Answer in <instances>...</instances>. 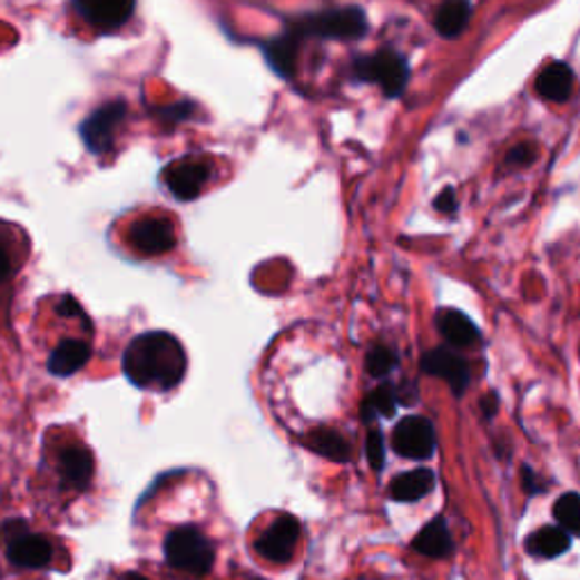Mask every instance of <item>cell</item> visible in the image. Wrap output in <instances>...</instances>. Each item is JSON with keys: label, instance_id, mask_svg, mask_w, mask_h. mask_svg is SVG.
<instances>
[{"label": "cell", "instance_id": "obj_14", "mask_svg": "<svg viewBox=\"0 0 580 580\" xmlns=\"http://www.w3.org/2000/svg\"><path fill=\"white\" fill-rule=\"evenodd\" d=\"M59 474L63 488L85 490L94 476V459L80 446H69L59 456Z\"/></svg>", "mask_w": 580, "mask_h": 580}, {"label": "cell", "instance_id": "obj_25", "mask_svg": "<svg viewBox=\"0 0 580 580\" xmlns=\"http://www.w3.org/2000/svg\"><path fill=\"white\" fill-rule=\"evenodd\" d=\"M395 367H397V354H395L391 347H385V345L372 347L370 354H367V358H365V370H367V374H372V376H376V379H381V376H385V374H391Z\"/></svg>", "mask_w": 580, "mask_h": 580}, {"label": "cell", "instance_id": "obj_27", "mask_svg": "<svg viewBox=\"0 0 580 580\" xmlns=\"http://www.w3.org/2000/svg\"><path fill=\"white\" fill-rule=\"evenodd\" d=\"M533 159H535L533 146H531V144H522V146L512 148V150L505 155V161H503V164H505L508 168H524V166H529Z\"/></svg>", "mask_w": 580, "mask_h": 580}, {"label": "cell", "instance_id": "obj_31", "mask_svg": "<svg viewBox=\"0 0 580 580\" xmlns=\"http://www.w3.org/2000/svg\"><path fill=\"white\" fill-rule=\"evenodd\" d=\"M522 485H524V490H527L529 494L542 492V488H540V483H538V476H535V472H533L531 468H522Z\"/></svg>", "mask_w": 580, "mask_h": 580}, {"label": "cell", "instance_id": "obj_26", "mask_svg": "<svg viewBox=\"0 0 580 580\" xmlns=\"http://www.w3.org/2000/svg\"><path fill=\"white\" fill-rule=\"evenodd\" d=\"M365 454H367V463L374 472L383 470L385 463V446H383V435L381 431H370L367 433V442H365Z\"/></svg>", "mask_w": 580, "mask_h": 580}, {"label": "cell", "instance_id": "obj_16", "mask_svg": "<svg viewBox=\"0 0 580 580\" xmlns=\"http://www.w3.org/2000/svg\"><path fill=\"white\" fill-rule=\"evenodd\" d=\"M91 347L85 341H61L48 358V372L55 376H71L87 365Z\"/></svg>", "mask_w": 580, "mask_h": 580}, {"label": "cell", "instance_id": "obj_4", "mask_svg": "<svg viewBox=\"0 0 580 580\" xmlns=\"http://www.w3.org/2000/svg\"><path fill=\"white\" fill-rule=\"evenodd\" d=\"M164 551L170 567L193 576L209 573L216 558L212 542L196 527H179L168 533Z\"/></svg>", "mask_w": 580, "mask_h": 580}, {"label": "cell", "instance_id": "obj_32", "mask_svg": "<svg viewBox=\"0 0 580 580\" xmlns=\"http://www.w3.org/2000/svg\"><path fill=\"white\" fill-rule=\"evenodd\" d=\"M497 409H499V402H497V397H494L492 393H490L485 400H481V411H483L485 420H492L494 413H497Z\"/></svg>", "mask_w": 580, "mask_h": 580}, {"label": "cell", "instance_id": "obj_9", "mask_svg": "<svg viewBox=\"0 0 580 580\" xmlns=\"http://www.w3.org/2000/svg\"><path fill=\"white\" fill-rule=\"evenodd\" d=\"M78 14L100 32H114L132 19L137 0H73Z\"/></svg>", "mask_w": 580, "mask_h": 580}, {"label": "cell", "instance_id": "obj_23", "mask_svg": "<svg viewBox=\"0 0 580 580\" xmlns=\"http://www.w3.org/2000/svg\"><path fill=\"white\" fill-rule=\"evenodd\" d=\"M395 406H397V391L391 383H381L376 391H372L365 397V402L361 406V417H363V422H372L379 415L391 417L395 413Z\"/></svg>", "mask_w": 580, "mask_h": 580}, {"label": "cell", "instance_id": "obj_6", "mask_svg": "<svg viewBox=\"0 0 580 580\" xmlns=\"http://www.w3.org/2000/svg\"><path fill=\"white\" fill-rule=\"evenodd\" d=\"M125 114H127L125 102L116 100L102 105L100 109L87 116V120L80 125V137L94 155H105L111 148L116 130L125 120Z\"/></svg>", "mask_w": 580, "mask_h": 580}, {"label": "cell", "instance_id": "obj_33", "mask_svg": "<svg viewBox=\"0 0 580 580\" xmlns=\"http://www.w3.org/2000/svg\"><path fill=\"white\" fill-rule=\"evenodd\" d=\"M122 580H150V578H146L144 573H137V571H127V573L122 576Z\"/></svg>", "mask_w": 580, "mask_h": 580}, {"label": "cell", "instance_id": "obj_28", "mask_svg": "<svg viewBox=\"0 0 580 580\" xmlns=\"http://www.w3.org/2000/svg\"><path fill=\"white\" fill-rule=\"evenodd\" d=\"M193 107L190 102H175V105H168V107H159L155 109V114L161 118V120H186L190 114H193Z\"/></svg>", "mask_w": 580, "mask_h": 580}, {"label": "cell", "instance_id": "obj_3", "mask_svg": "<svg viewBox=\"0 0 580 580\" xmlns=\"http://www.w3.org/2000/svg\"><path fill=\"white\" fill-rule=\"evenodd\" d=\"M299 39L320 37V39H338L352 41L361 39L367 32V17L361 8H338L320 14H308L291 26Z\"/></svg>", "mask_w": 580, "mask_h": 580}, {"label": "cell", "instance_id": "obj_22", "mask_svg": "<svg viewBox=\"0 0 580 580\" xmlns=\"http://www.w3.org/2000/svg\"><path fill=\"white\" fill-rule=\"evenodd\" d=\"M569 547H571V538L560 527H542L527 542L529 553H533L538 558H558Z\"/></svg>", "mask_w": 580, "mask_h": 580}, {"label": "cell", "instance_id": "obj_11", "mask_svg": "<svg viewBox=\"0 0 580 580\" xmlns=\"http://www.w3.org/2000/svg\"><path fill=\"white\" fill-rule=\"evenodd\" d=\"M130 243L139 254L146 256L170 252L177 243L175 225L168 218H144L132 225Z\"/></svg>", "mask_w": 580, "mask_h": 580}, {"label": "cell", "instance_id": "obj_8", "mask_svg": "<svg viewBox=\"0 0 580 580\" xmlns=\"http://www.w3.org/2000/svg\"><path fill=\"white\" fill-rule=\"evenodd\" d=\"M435 446L433 424L426 417H404L393 431V449L402 459H429Z\"/></svg>", "mask_w": 580, "mask_h": 580}, {"label": "cell", "instance_id": "obj_17", "mask_svg": "<svg viewBox=\"0 0 580 580\" xmlns=\"http://www.w3.org/2000/svg\"><path fill=\"white\" fill-rule=\"evenodd\" d=\"M535 91L544 100L564 102L573 91V71L567 67L564 61H551L549 67L538 76Z\"/></svg>", "mask_w": 580, "mask_h": 580}, {"label": "cell", "instance_id": "obj_12", "mask_svg": "<svg viewBox=\"0 0 580 580\" xmlns=\"http://www.w3.org/2000/svg\"><path fill=\"white\" fill-rule=\"evenodd\" d=\"M299 540V522L291 514L279 518L262 538L256 542V551H259L271 562H288L295 553Z\"/></svg>", "mask_w": 580, "mask_h": 580}, {"label": "cell", "instance_id": "obj_5", "mask_svg": "<svg viewBox=\"0 0 580 580\" xmlns=\"http://www.w3.org/2000/svg\"><path fill=\"white\" fill-rule=\"evenodd\" d=\"M0 540L6 542L10 562H14L19 567L37 569V567L48 564L52 558V547L48 544V540L30 533L26 522L14 520V522L0 527Z\"/></svg>", "mask_w": 580, "mask_h": 580}, {"label": "cell", "instance_id": "obj_21", "mask_svg": "<svg viewBox=\"0 0 580 580\" xmlns=\"http://www.w3.org/2000/svg\"><path fill=\"white\" fill-rule=\"evenodd\" d=\"M435 485V476L431 470H413L393 479L391 497L395 501H417L426 497Z\"/></svg>", "mask_w": 580, "mask_h": 580}, {"label": "cell", "instance_id": "obj_19", "mask_svg": "<svg viewBox=\"0 0 580 580\" xmlns=\"http://www.w3.org/2000/svg\"><path fill=\"white\" fill-rule=\"evenodd\" d=\"M299 37L295 32H286L284 37H277L273 41L266 43L264 52H266V59L273 67L275 73L284 76V78H291L293 71H295V61H297V50H299Z\"/></svg>", "mask_w": 580, "mask_h": 580}, {"label": "cell", "instance_id": "obj_1", "mask_svg": "<svg viewBox=\"0 0 580 580\" xmlns=\"http://www.w3.org/2000/svg\"><path fill=\"white\" fill-rule=\"evenodd\" d=\"M122 372L137 389L173 391L186 374V352L173 334H141L127 345Z\"/></svg>", "mask_w": 580, "mask_h": 580}, {"label": "cell", "instance_id": "obj_24", "mask_svg": "<svg viewBox=\"0 0 580 580\" xmlns=\"http://www.w3.org/2000/svg\"><path fill=\"white\" fill-rule=\"evenodd\" d=\"M556 522L569 535H580V494H562L553 505Z\"/></svg>", "mask_w": 580, "mask_h": 580}, {"label": "cell", "instance_id": "obj_13", "mask_svg": "<svg viewBox=\"0 0 580 580\" xmlns=\"http://www.w3.org/2000/svg\"><path fill=\"white\" fill-rule=\"evenodd\" d=\"M438 332L444 336V341L454 347H474L481 341V332L474 322L456 311V308H442L435 317Z\"/></svg>", "mask_w": 580, "mask_h": 580}, {"label": "cell", "instance_id": "obj_29", "mask_svg": "<svg viewBox=\"0 0 580 580\" xmlns=\"http://www.w3.org/2000/svg\"><path fill=\"white\" fill-rule=\"evenodd\" d=\"M433 207H435L438 212H442V214H454L456 207H459L454 188H442L440 196L433 200Z\"/></svg>", "mask_w": 580, "mask_h": 580}, {"label": "cell", "instance_id": "obj_18", "mask_svg": "<svg viewBox=\"0 0 580 580\" xmlns=\"http://www.w3.org/2000/svg\"><path fill=\"white\" fill-rule=\"evenodd\" d=\"M413 549L420 551L426 558H446L454 549V540H451L449 527L444 520L429 522L413 540Z\"/></svg>", "mask_w": 580, "mask_h": 580}, {"label": "cell", "instance_id": "obj_15", "mask_svg": "<svg viewBox=\"0 0 580 580\" xmlns=\"http://www.w3.org/2000/svg\"><path fill=\"white\" fill-rule=\"evenodd\" d=\"M472 19V3L470 0H442L433 26L440 37L444 39H456L465 32L468 23Z\"/></svg>", "mask_w": 580, "mask_h": 580}, {"label": "cell", "instance_id": "obj_30", "mask_svg": "<svg viewBox=\"0 0 580 580\" xmlns=\"http://www.w3.org/2000/svg\"><path fill=\"white\" fill-rule=\"evenodd\" d=\"M10 275H12V259H10L8 249L0 245V284H6L10 279Z\"/></svg>", "mask_w": 580, "mask_h": 580}, {"label": "cell", "instance_id": "obj_2", "mask_svg": "<svg viewBox=\"0 0 580 580\" xmlns=\"http://www.w3.org/2000/svg\"><path fill=\"white\" fill-rule=\"evenodd\" d=\"M352 69H354L356 80L379 85L385 98H400L411 78L404 55H400L397 50H391V48L354 59Z\"/></svg>", "mask_w": 580, "mask_h": 580}, {"label": "cell", "instance_id": "obj_10", "mask_svg": "<svg viewBox=\"0 0 580 580\" xmlns=\"http://www.w3.org/2000/svg\"><path fill=\"white\" fill-rule=\"evenodd\" d=\"M422 370L449 383L451 393L461 397L470 385V363L446 347H435L422 356Z\"/></svg>", "mask_w": 580, "mask_h": 580}, {"label": "cell", "instance_id": "obj_20", "mask_svg": "<svg viewBox=\"0 0 580 580\" xmlns=\"http://www.w3.org/2000/svg\"><path fill=\"white\" fill-rule=\"evenodd\" d=\"M304 444L315 451V454L325 456L336 463H347L350 461V442L334 429H315L306 435Z\"/></svg>", "mask_w": 580, "mask_h": 580}, {"label": "cell", "instance_id": "obj_7", "mask_svg": "<svg viewBox=\"0 0 580 580\" xmlns=\"http://www.w3.org/2000/svg\"><path fill=\"white\" fill-rule=\"evenodd\" d=\"M212 177V168L203 159H179L164 170V181L181 203L196 200Z\"/></svg>", "mask_w": 580, "mask_h": 580}]
</instances>
